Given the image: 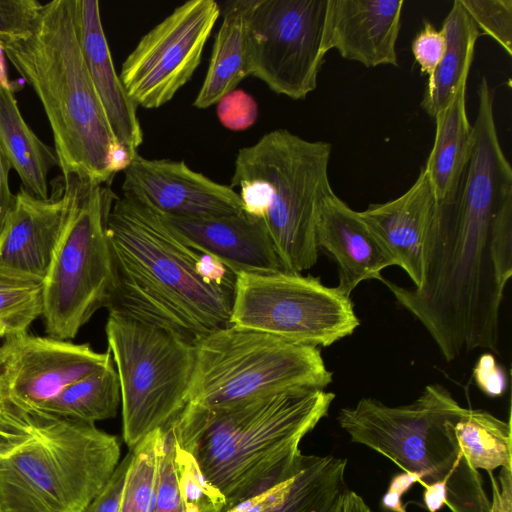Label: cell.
I'll list each match as a JSON object with an SVG mask.
<instances>
[{
    "mask_svg": "<svg viewBox=\"0 0 512 512\" xmlns=\"http://www.w3.org/2000/svg\"><path fill=\"white\" fill-rule=\"evenodd\" d=\"M107 236L115 275L109 312L191 342L229 325L236 274L191 246L140 198L116 197Z\"/></svg>",
    "mask_w": 512,
    "mask_h": 512,
    "instance_id": "cell-1",
    "label": "cell"
},
{
    "mask_svg": "<svg viewBox=\"0 0 512 512\" xmlns=\"http://www.w3.org/2000/svg\"><path fill=\"white\" fill-rule=\"evenodd\" d=\"M334 399L325 389L305 387L212 409L188 403L168 428L223 495L226 510L299 470V444Z\"/></svg>",
    "mask_w": 512,
    "mask_h": 512,
    "instance_id": "cell-2",
    "label": "cell"
},
{
    "mask_svg": "<svg viewBox=\"0 0 512 512\" xmlns=\"http://www.w3.org/2000/svg\"><path fill=\"white\" fill-rule=\"evenodd\" d=\"M3 48L42 104L62 176L109 185L108 156L118 142L83 55L79 0L43 4L32 34Z\"/></svg>",
    "mask_w": 512,
    "mask_h": 512,
    "instance_id": "cell-3",
    "label": "cell"
},
{
    "mask_svg": "<svg viewBox=\"0 0 512 512\" xmlns=\"http://www.w3.org/2000/svg\"><path fill=\"white\" fill-rule=\"evenodd\" d=\"M331 151L328 142L275 129L236 155L229 186L239 188L243 211L264 222L282 270L301 273L318 260V218L334 192Z\"/></svg>",
    "mask_w": 512,
    "mask_h": 512,
    "instance_id": "cell-4",
    "label": "cell"
},
{
    "mask_svg": "<svg viewBox=\"0 0 512 512\" xmlns=\"http://www.w3.org/2000/svg\"><path fill=\"white\" fill-rule=\"evenodd\" d=\"M464 410L444 386L429 384L416 400L401 406L363 397L342 408L337 421L352 442L419 475L423 486L443 483L451 512H489L482 476L467 462L455 435Z\"/></svg>",
    "mask_w": 512,
    "mask_h": 512,
    "instance_id": "cell-5",
    "label": "cell"
},
{
    "mask_svg": "<svg viewBox=\"0 0 512 512\" xmlns=\"http://www.w3.org/2000/svg\"><path fill=\"white\" fill-rule=\"evenodd\" d=\"M32 411L30 435L0 454V512H84L120 462L119 438Z\"/></svg>",
    "mask_w": 512,
    "mask_h": 512,
    "instance_id": "cell-6",
    "label": "cell"
},
{
    "mask_svg": "<svg viewBox=\"0 0 512 512\" xmlns=\"http://www.w3.org/2000/svg\"><path fill=\"white\" fill-rule=\"evenodd\" d=\"M190 404L218 408L296 388L332 382L319 348L228 325L195 342Z\"/></svg>",
    "mask_w": 512,
    "mask_h": 512,
    "instance_id": "cell-7",
    "label": "cell"
},
{
    "mask_svg": "<svg viewBox=\"0 0 512 512\" xmlns=\"http://www.w3.org/2000/svg\"><path fill=\"white\" fill-rule=\"evenodd\" d=\"M116 197L109 185L76 178L64 227L43 281L42 316L52 338L73 339L99 309L111 304L115 275L107 220Z\"/></svg>",
    "mask_w": 512,
    "mask_h": 512,
    "instance_id": "cell-8",
    "label": "cell"
},
{
    "mask_svg": "<svg viewBox=\"0 0 512 512\" xmlns=\"http://www.w3.org/2000/svg\"><path fill=\"white\" fill-rule=\"evenodd\" d=\"M108 351L119 379L122 432L132 449L170 426L189 402L196 348L180 335L109 312Z\"/></svg>",
    "mask_w": 512,
    "mask_h": 512,
    "instance_id": "cell-9",
    "label": "cell"
},
{
    "mask_svg": "<svg viewBox=\"0 0 512 512\" xmlns=\"http://www.w3.org/2000/svg\"><path fill=\"white\" fill-rule=\"evenodd\" d=\"M229 325L319 348L353 334L360 320L337 287L277 270L236 274Z\"/></svg>",
    "mask_w": 512,
    "mask_h": 512,
    "instance_id": "cell-10",
    "label": "cell"
},
{
    "mask_svg": "<svg viewBox=\"0 0 512 512\" xmlns=\"http://www.w3.org/2000/svg\"><path fill=\"white\" fill-rule=\"evenodd\" d=\"M250 75L293 100L317 87L329 0H244Z\"/></svg>",
    "mask_w": 512,
    "mask_h": 512,
    "instance_id": "cell-11",
    "label": "cell"
},
{
    "mask_svg": "<svg viewBox=\"0 0 512 512\" xmlns=\"http://www.w3.org/2000/svg\"><path fill=\"white\" fill-rule=\"evenodd\" d=\"M220 13L214 0H190L140 38L119 74L136 106L155 109L173 99L199 66Z\"/></svg>",
    "mask_w": 512,
    "mask_h": 512,
    "instance_id": "cell-12",
    "label": "cell"
},
{
    "mask_svg": "<svg viewBox=\"0 0 512 512\" xmlns=\"http://www.w3.org/2000/svg\"><path fill=\"white\" fill-rule=\"evenodd\" d=\"M112 360L89 344H75L27 331L4 337L0 344V400L25 410H40L70 384Z\"/></svg>",
    "mask_w": 512,
    "mask_h": 512,
    "instance_id": "cell-13",
    "label": "cell"
},
{
    "mask_svg": "<svg viewBox=\"0 0 512 512\" xmlns=\"http://www.w3.org/2000/svg\"><path fill=\"white\" fill-rule=\"evenodd\" d=\"M122 191L168 217L207 218L243 212L238 192L192 170L182 160L148 159L137 153L124 170Z\"/></svg>",
    "mask_w": 512,
    "mask_h": 512,
    "instance_id": "cell-14",
    "label": "cell"
},
{
    "mask_svg": "<svg viewBox=\"0 0 512 512\" xmlns=\"http://www.w3.org/2000/svg\"><path fill=\"white\" fill-rule=\"evenodd\" d=\"M76 178L55 179L47 199H39L20 188L0 229L1 270L44 281L69 211Z\"/></svg>",
    "mask_w": 512,
    "mask_h": 512,
    "instance_id": "cell-15",
    "label": "cell"
},
{
    "mask_svg": "<svg viewBox=\"0 0 512 512\" xmlns=\"http://www.w3.org/2000/svg\"><path fill=\"white\" fill-rule=\"evenodd\" d=\"M403 0H329L328 49L367 68L398 66Z\"/></svg>",
    "mask_w": 512,
    "mask_h": 512,
    "instance_id": "cell-16",
    "label": "cell"
},
{
    "mask_svg": "<svg viewBox=\"0 0 512 512\" xmlns=\"http://www.w3.org/2000/svg\"><path fill=\"white\" fill-rule=\"evenodd\" d=\"M163 218L191 246L235 274L282 270L264 222L244 211L207 218Z\"/></svg>",
    "mask_w": 512,
    "mask_h": 512,
    "instance_id": "cell-17",
    "label": "cell"
},
{
    "mask_svg": "<svg viewBox=\"0 0 512 512\" xmlns=\"http://www.w3.org/2000/svg\"><path fill=\"white\" fill-rule=\"evenodd\" d=\"M438 201L422 167L416 181L399 197L370 204L359 212L377 240L417 287L422 279V259L427 229Z\"/></svg>",
    "mask_w": 512,
    "mask_h": 512,
    "instance_id": "cell-18",
    "label": "cell"
},
{
    "mask_svg": "<svg viewBox=\"0 0 512 512\" xmlns=\"http://www.w3.org/2000/svg\"><path fill=\"white\" fill-rule=\"evenodd\" d=\"M318 249L325 250L338 265L339 291L350 297L363 281L381 280V271L395 262L377 240L359 212L334 192L323 202L317 228Z\"/></svg>",
    "mask_w": 512,
    "mask_h": 512,
    "instance_id": "cell-19",
    "label": "cell"
},
{
    "mask_svg": "<svg viewBox=\"0 0 512 512\" xmlns=\"http://www.w3.org/2000/svg\"><path fill=\"white\" fill-rule=\"evenodd\" d=\"M79 26L83 55L111 132L120 145L137 153L143 142L137 106L115 70L97 0H79Z\"/></svg>",
    "mask_w": 512,
    "mask_h": 512,
    "instance_id": "cell-20",
    "label": "cell"
},
{
    "mask_svg": "<svg viewBox=\"0 0 512 512\" xmlns=\"http://www.w3.org/2000/svg\"><path fill=\"white\" fill-rule=\"evenodd\" d=\"M346 467L344 458L304 454L292 477L223 512H342Z\"/></svg>",
    "mask_w": 512,
    "mask_h": 512,
    "instance_id": "cell-21",
    "label": "cell"
},
{
    "mask_svg": "<svg viewBox=\"0 0 512 512\" xmlns=\"http://www.w3.org/2000/svg\"><path fill=\"white\" fill-rule=\"evenodd\" d=\"M466 89L467 81L460 85L451 103L434 117L435 139L424 169L441 204L457 199L472 146Z\"/></svg>",
    "mask_w": 512,
    "mask_h": 512,
    "instance_id": "cell-22",
    "label": "cell"
},
{
    "mask_svg": "<svg viewBox=\"0 0 512 512\" xmlns=\"http://www.w3.org/2000/svg\"><path fill=\"white\" fill-rule=\"evenodd\" d=\"M441 30L446 49L435 71L428 77L421 101L423 110L433 118L451 103L460 85L467 81L480 35L460 0L452 3Z\"/></svg>",
    "mask_w": 512,
    "mask_h": 512,
    "instance_id": "cell-23",
    "label": "cell"
},
{
    "mask_svg": "<svg viewBox=\"0 0 512 512\" xmlns=\"http://www.w3.org/2000/svg\"><path fill=\"white\" fill-rule=\"evenodd\" d=\"M250 76L244 0L230 1L223 12L208 69L193 105L205 109Z\"/></svg>",
    "mask_w": 512,
    "mask_h": 512,
    "instance_id": "cell-24",
    "label": "cell"
},
{
    "mask_svg": "<svg viewBox=\"0 0 512 512\" xmlns=\"http://www.w3.org/2000/svg\"><path fill=\"white\" fill-rule=\"evenodd\" d=\"M0 143L22 187L39 199L49 198L48 175L59 162L21 115L12 91L0 86Z\"/></svg>",
    "mask_w": 512,
    "mask_h": 512,
    "instance_id": "cell-25",
    "label": "cell"
},
{
    "mask_svg": "<svg viewBox=\"0 0 512 512\" xmlns=\"http://www.w3.org/2000/svg\"><path fill=\"white\" fill-rule=\"evenodd\" d=\"M454 429L459 447L474 470L489 473L512 466L510 417L505 421L484 410L465 408Z\"/></svg>",
    "mask_w": 512,
    "mask_h": 512,
    "instance_id": "cell-26",
    "label": "cell"
},
{
    "mask_svg": "<svg viewBox=\"0 0 512 512\" xmlns=\"http://www.w3.org/2000/svg\"><path fill=\"white\" fill-rule=\"evenodd\" d=\"M121 393L113 359L103 368L70 384L40 410L88 423L116 416Z\"/></svg>",
    "mask_w": 512,
    "mask_h": 512,
    "instance_id": "cell-27",
    "label": "cell"
},
{
    "mask_svg": "<svg viewBox=\"0 0 512 512\" xmlns=\"http://www.w3.org/2000/svg\"><path fill=\"white\" fill-rule=\"evenodd\" d=\"M162 436L163 429H157L130 449L119 512H155Z\"/></svg>",
    "mask_w": 512,
    "mask_h": 512,
    "instance_id": "cell-28",
    "label": "cell"
},
{
    "mask_svg": "<svg viewBox=\"0 0 512 512\" xmlns=\"http://www.w3.org/2000/svg\"><path fill=\"white\" fill-rule=\"evenodd\" d=\"M43 314V280L0 269V328L5 336L27 331Z\"/></svg>",
    "mask_w": 512,
    "mask_h": 512,
    "instance_id": "cell-29",
    "label": "cell"
},
{
    "mask_svg": "<svg viewBox=\"0 0 512 512\" xmlns=\"http://www.w3.org/2000/svg\"><path fill=\"white\" fill-rule=\"evenodd\" d=\"M174 442L175 462L185 511L223 512L226 508L223 495L205 478L192 455L182 449L175 439Z\"/></svg>",
    "mask_w": 512,
    "mask_h": 512,
    "instance_id": "cell-30",
    "label": "cell"
},
{
    "mask_svg": "<svg viewBox=\"0 0 512 512\" xmlns=\"http://www.w3.org/2000/svg\"><path fill=\"white\" fill-rule=\"evenodd\" d=\"M479 31L512 55V0H460Z\"/></svg>",
    "mask_w": 512,
    "mask_h": 512,
    "instance_id": "cell-31",
    "label": "cell"
},
{
    "mask_svg": "<svg viewBox=\"0 0 512 512\" xmlns=\"http://www.w3.org/2000/svg\"><path fill=\"white\" fill-rule=\"evenodd\" d=\"M155 512H186L175 462V442L169 428L163 429L160 446Z\"/></svg>",
    "mask_w": 512,
    "mask_h": 512,
    "instance_id": "cell-32",
    "label": "cell"
},
{
    "mask_svg": "<svg viewBox=\"0 0 512 512\" xmlns=\"http://www.w3.org/2000/svg\"><path fill=\"white\" fill-rule=\"evenodd\" d=\"M42 7L43 4L36 0H0V44L31 35Z\"/></svg>",
    "mask_w": 512,
    "mask_h": 512,
    "instance_id": "cell-33",
    "label": "cell"
},
{
    "mask_svg": "<svg viewBox=\"0 0 512 512\" xmlns=\"http://www.w3.org/2000/svg\"><path fill=\"white\" fill-rule=\"evenodd\" d=\"M216 104L217 117L220 123L229 130H246L257 120V102L250 94L241 89L228 92Z\"/></svg>",
    "mask_w": 512,
    "mask_h": 512,
    "instance_id": "cell-34",
    "label": "cell"
},
{
    "mask_svg": "<svg viewBox=\"0 0 512 512\" xmlns=\"http://www.w3.org/2000/svg\"><path fill=\"white\" fill-rule=\"evenodd\" d=\"M33 428V411L0 400V454L25 440Z\"/></svg>",
    "mask_w": 512,
    "mask_h": 512,
    "instance_id": "cell-35",
    "label": "cell"
},
{
    "mask_svg": "<svg viewBox=\"0 0 512 512\" xmlns=\"http://www.w3.org/2000/svg\"><path fill=\"white\" fill-rule=\"evenodd\" d=\"M415 61L422 75L433 74L446 49V39L442 30L424 21L422 29L416 34L411 44Z\"/></svg>",
    "mask_w": 512,
    "mask_h": 512,
    "instance_id": "cell-36",
    "label": "cell"
},
{
    "mask_svg": "<svg viewBox=\"0 0 512 512\" xmlns=\"http://www.w3.org/2000/svg\"><path fill=\"white\" fill-rule=\"evenodd\" d=\"M131 458L132 452L129 451L120 460L103 490L88 505L84 512H119L122 490Z\"/></svg>",
    "mask_w": 512,
    "mask_h": 512,
    "instance_id": "cell-37",
    "label": "cell"
},
{
    "mask_svg": "<svg viewBox=\"0 0 512 512\" xmlns=\"http://www.w3.org/2000/svg\"><path fill=\"white\" fill-rule=\"evenodd\" d=\"M478 388L490 397L502 396L507 389V376L491 353L482 354L473 368Z\"/></svg>",
    "mask_w": 512,
    "mask_h": 512,
    "instance_id": "cell-38",
    "label": "cell"
},
{
    "mask_svg": "<svg viewBox=\"0 0 512 512\" xmlns=\"http://www.w3.org/2000/svg\"><path fill=\"white\" fill-rule=\"evenodd\" d=\"M420 480L419 475L404 471L394 475L386 493L382 497V509L386 512H406L402 496L414 483H420Z\"/></svg>",
    "mask_w": 512,
    "mask_h": 512,
    "instance_id": "cell-39",
    "label": "cell"
},
{
    "mask_svg": "<svg viewBox=\"0 0 512 512\" xmlns=\"http://www.w3.org/2000/svg\"><path fill=\"white\" fill-rule=\"evenodd\" d=\"M492 496L489 512H512V466L501 467L498 476L489 472Z\"/></svg>",
    "mask_w": 512,
    "mask_h": 512,
    "instance_id": "cell-40",
    "label": "cell"
},
{
    "mask_svg": "<svg viewBox=\"0 0 512 512\" xmlns=\"http://www.w3.org/2000/svg\"><path fill=\"white\" fill-rule=\"evenodd\" d=\"M11 168V164L0 143V229L16 200V195L11 192L9 186V172Z\"/></svg>",
    "mask_w": 512,
    "mask_h": 512,
    "instance_id": "cell-41",
    "label": "cell"
},
{
    "mask_svg": "<svg viewBox=\"0 0 512 512\" xmlns=\"http://www.w3.org/2000/svg\"><path fill=\"white\" fill-rule=\"evenodd\" d=\"M423 500L430 512H437L446 504V487L443 483L424 486Z\"/></svg>",
    "mask_w": 512,
    "mask_h": 512,
    "instance_id": "cell-42",
    "label": "cell"
},
{
    "mask_svg": "<svg viewBox=\"0 0 512 512\" xmlns=\"http://www.w3.org/2000/svg\"><path fill=\"white\" fill-rule=\"evenodd\" d=\"M342 512H374L365 500L356 492L348 491L343 503Z\"/></svg>",
    "mask_w": 512,
    "mask_h": 512,
    "instance_id": "cell-43",
    "label": "cell"
},
{
    "mask_svg": "<svg viewBox=\"0 0 512 512\" xmlns=\"http://www.w3.org/2000/svg\"><path fill=\"white\" fill-rule=\"evenodd\" d=\"M5 56L3 45L0 44V86L6 90L12 91V86L7 74Z\"/></svg>",
    "mask_w": 512,
    "mask_h": 512,
    "instance_id": "cell-44",
    "label": "cell"
},
{
    "mask_svg": "<svg viewBox=\"0 0 512 512\" xmlns=\"http://www.w3.org/2000/svg\"><path fill=\"white\" fill-rule=\"evenodd\" d=\"M5 337V332L0 328V340Z\"/></svg>",
    "mask_w": 512,
    "mask_h": 512,
    "instance_id": "cell-45",
    "label": "cell"
}]
</instances>
